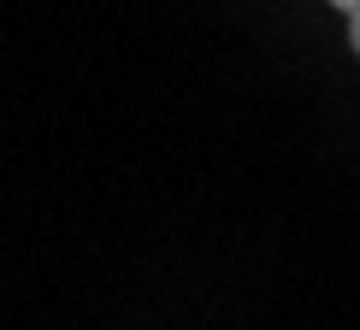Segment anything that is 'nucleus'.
Wrapping results in <instances>:
<instances>
[{
    "label": "nucleus",
    "instance_id": "obj_1",
    "mask_svg": "<svg viewBox=\"0 0 360 330\" xmlns=\"http://www.w3.org/2000/svg\"><path fill=\"white\" fill-rule=\"evenodd\" d=\"M331 6L342 12V18H349V48L360 53V0H331Z\"/></svg>",
    "mask_w": 360,
    "mask_h": 330
}]
</instances>
